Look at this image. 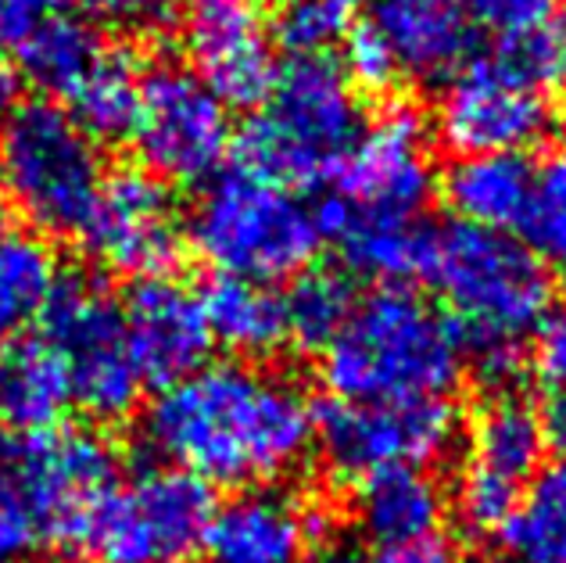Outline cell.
<instances>
[{"label":"cell","mask_w":566,"mask_h":563,"mask_svg":"<svg viewBox=\"0 0 566 563\" xmlns=\"http://www.w3.org/2000/svg\"><path fill=\"white\" fill-rule=\"evenodd\" d=\"M334 195L363 219H423L434 195L430 126L406 101H395L366 123L337 169Z\"/></svg>","instance_id":"obj_13"},{"label":"cell","mask_w":566,"mask_h":563,"mask_svg":"<svg viewBox=\"0 0 566 563\" xmlns=\"http://www.w3.org/2000/svg\"><path fill=\"white\" fill-rule=\"evenodd\" d=\"M126 331L144 384H176L193 374L212 355V331H208L205 302L184 280L169 273L144 277L133 284L123 302Z\"/></svg>","instance_id":"obj_17"},{"label":"cell","mask_w":566,"mask_h":563,"mask_svg":"<svg viewBox=\"0 0 566 563\" xmlns=\"http://www.w3.org/2000/svg\"><path fill=\"white\" fill-rule=\"evenodd\" d=\"M43 337L62 355L72 398L94 420H123L144 395L123 302L91 277H62L43 313Z\"/></svg>","instance_id":"obj_8"},{"label":"cell","mask_w":566,"mask_h":563,"mask_svg":"<svg viewBox=\"0 0 566 563\" xmlns=\"http://www.w3.org/2000/svg\"><path fill=\"white\" fill-rule=\"evenodd\" d=\"M545 97L473 54L444 86L434 108V137L459 155H527L548 133Z\"/></svg>","instance_id":"obj_16"},{"label":"cell","mask_w":566,"mask_h":563,"mask_svg":"<svg viewBox=\"0 0 566 563\" xmlns=\"http://www.w3.org/2000/svg\"><path fill=\"white\" fill-rule=\"evenodd\" d=\"M495 542L516 563H566V456L531 473Z\"/></svg>","instance_id":"obj_26"},{"label":"cell","mask_w":566,"mask_h":563,"mask_svg":"<svg viewBox=\"0 0 566 563\" xmlns=\"http://www.w3.org/2000/svg\"><path fill=\"white\" fill-rule=\"evenodd\" d=\"M359 22V0H276L270 37L291 58L326 54Z\"/></svg>","instance_id":"obj_31"},{"label":"cell","mask_w":566,"mask_h":563,"mask_svg":"<svg viewBox=\"0 0 566 563\" xmlns=\"http://www.w3.org/2000/svg\"><path fill=\"white\" fill-rule=\"evenodd\" d=\"M527 355L534 363V374H538L548 388H566V299L548 302L542 313L538 327L531 334Z\"/></svg>","instance_id":"obj_36"},{"label":"cell","mask_w":566,"mask_h":563,"mask_svg":"<svg viewBox=\"0 0 566 563\" xmlns=\"http://www.w3.org/2000/svg\"><path fill=\"white\" fill-rule=\"evenodd\" d=\"M319 510L283 488H244L216 507L205 550L216 563H302L319 542Z\"/></svg>","instance_id":"obj_18"},{"label":"cell","mask_w":566,"mask_h":563,"mask_svg":"<svg viewBox=\"0 0 566 563\" xmlns=\"http://www.w3.org/2000/svg\"><path fill=\"white\" fill-rule=\"evenodd\" d=\"M212 513L205 481L176 467H144L112 484L76 553L86 563H193Z\"/></svg>","instance_id":"obj_7"},{"label":"cell","mask_w":566,"mask_h":563,"mask_svg":"<svg viewBox=\"0 0 566 563\" xmlns=\"http://www.w3.org/2000/svg\"><path fill=\"white\" fill-rule=\"evenodd\" d=\"M312 219L323 241L340 248V259L348 262L352 273L380 288L427 280L434 230H427L423 219H363L352 216L337 195H326L319 205H312Z\"/></svg>","instance_id":"obj_19"},{"label":"cell","mask_w":566,"mask_h":563,"mask_svg":"<svg viewBox=\"0 0 566 563\" xmlns=\"http://www.w3.org/2000/svg\"><path fill=\"white\" fill-rule=\"evenodd\" d=\"M80 237L108 273L161 277L184 256L187 223L166 180L144 166L104 173Z\"/></svg>","instance_id":"obj_12"},{"label":"cell","mask_w":566,"mask_h":563,"mask_svg":"<svg viewBox=\"0 0 566 563\" xmlns=\"http://www.w3.org/2000/svg\"><path fill=\"white\" fill-rule=\"evenodd\" d=\"M48 542V528L22 473L11 456H0V563H33Z\"/></svg>","instance_id":"obj_33"},{"label":"cell","mask_w":566,"mask_h":563,"mask_svg":"<svg viewBox=\"0 0 566 563\" xmlns=\"http://www.w3.org/2000/svg\"><path fill=\"white\" fill-rule=\"evenodd\" d=\"M331 563H366V560H359V556H337V560H331Z\"/></svg>","instance_id":"obj_43"},{"label":"cell","mask_w":566,"mask_h":563,"mask_svg":"<svg viewBox=\"0 0 566 563\" xmlns=\"http://www.w3.org/2000/svg\"><path fill=\"white\" fill-rule=\"evenodd\" d=\"M463 366L455 323L412 284L369 291L323 348V380L337 403L449 398Z\"/></svg>","instance_id":"obj_3"},{"label":"cell","mask_w":566,"mask_h":563,"mask_svg":"<svg viewBox=\"0 0 566 563\" xmlns=\"http://www.w3.org/2000/svg\"><path fill=\"white\" fill-rule=\"evenodd\" d=\"M212 341L237 355H270L287 345L283 294L273 284L219 273L201 294Z\"/></svg>","instance_id":"obj_24"},{"label":"cell","mask_w":566,"mask_h":563,"mask_svg":"<svg viewBox=\"0 0 566 563\" xmlns=\"http://www.w3.org/2000/svg\"><path fill=\"white\" fill-rule=\"evenodd\" d=\"M459 4H463L473 29L481 25L495 37L524 33V29H534L563 14L559 0H459Z\"/></svg>","instance_id":"obj_35"},{"label":"cell","mask_w":566,"mask_h":563,"mask_svg":"<svg viewBox=\"0 0 566 563\" xmlns=\"http://www.w3.org/2000/svg\"><path fill=\"white\" fill-rule=\"evenodd\" d=\"M363 126L359 91L334 58H287L270 97L233 133L237 169L287 190L326 184Z\"/></svg>","instance_id":"obj_4"},{"label":"cell","mask_w":566,"mask_h":563,"mask_svg":"<svg viewBox=\"0 0 566 563\" xmlns=\"http://www.w3.org/2000/svg\"><path fill=\"white\" fill-rule=\"evenodd\" d=\"M542 427H545V446H553L559 456H566V388H556L553 398L545 403Z\"/></svg>","instance_id":"obj_40"},{"label":"cell","mask_w":566,"mask_h":563,"mask_svg":"<svg viewBox=\"0 0 566 563\" xmlns=\"http://www.w3.org/2000/svg\"><path fill=\"white\" fill-rule=\"evenodd\" d=\"M101 180L97 140L54 101H25L0 126V190L36 233H80Z\"/></svg>","instance_id":"obj_6"},{"label":"cell","mask_w":566,"mask_h":563,"mask_svg":"<svg viewBox=\"0 0 566 563\" xmlns=\"http://www.w3.org/2000/svg\"><path fill=\"white\" fill-rule=\"evenodd\" d=\"M11 463L36 502L48 539L65 550H80L97 507L123 478L115 446L94 427L57 424L51 431L25 435Z\"/></svg>","instance_id":"obj_14"},{"label":"cell","mask_w":566,"mask_h":563,"mask_svg":"<svg viewBox=\"0 0 566 563\" xmlns=\"http://www.w3.org/2000/svg\"><path fill=\"white\" fill-rule=\"evenodd\" d=\"M72 406L69 369L48 337L25 334L0 348V427L40 435L62 424Z\"/></svg>","instance_id":"obj_21"},{"label":"cell","mask_w":566,"mask_h":563,"mask_svg":"<svg viewBox=\"0 0 566 563\" xmlns=\"http://www.w3.org/2000/svg\"><path fill=\"white\" fill-rule=\"evenodd\" d=\"M559 137H563V144H566V83H563V105H559Z\"/></svg>","instance_id":"obj_42"},{"label":"cell","mask_w":566,"mask_h":563,"mask_svg":"<svg viewBox=\"0 0 566 563\" xmlns=\"http://www.w3.org/2000/svg\"><path fill=\"white\" fill-rule=\"evenodd\" d=\"M369 22L409 80H452L473 58V22L459 0H374Z\"/></svg>","instance_id":"obj_20"},{"label":"cell","mask_w":566,"mask_h":563,"mask_svg":"<svg viewBox=\"0 0 566 563\" xmlns=\"http://www.w3.org/2000/svg\"><path fill=\"white\" fill-rule=\"evenodd\" d=\"M83 8L94 22L118 33H151L172 19L180 0H83Z\"/></svg>","instance_id":"obj_37"},{"label":"cell","mask_w":566,"mask_h":563,"mask_svg":"<svg viewBox=\"0 0 566 563\" xmlns=\"http://www.w3.org/2000/svg\"><path fill=\"white\" fill-rule=\"evenodd\" d=\"M129 137L158 180L208 184L233 152V118L193 69L158 65L144 76Z\"/></svg>","instance_id":"obj_10"},{"label":"cell","mask_w":566,"mask_h":563,"mask_svg":"<svg viewBox=\"0 0 566 563\" xmlns=\"http://www.w3.org/2000/svg\"><path fill=\"white\" fill-rule=\"evenodd\" d=\"M345 43V69L348 83L363 94H387L395 91L401 80L398 58L387 48V40L380 37V29L374 22H355L352 33L340 40Z\"/></svg>","instance_id":"obj_34"},{"label":"cell","mask_w":566,"mask_h":563,"mask_svg":"<svg viewBox=\"0 0 566 563\" xmlns=\"http://www.w3.org/2000/svg\"><path fill=\"white\" fill-rule=\"evenodd\" d=\"M534 169L527 155H459L444 169L441 195L455 223L516 233L534 190Z\"/></svg>","instance_id":"obj_22"},{"label":"cell","mask_w":566,"mask_h":563,"mask_svg":"<svg viewBox=\"0 0 566 563\" xmlns=\"http://www.w3.org/2000/svg\"><path fill=\"white\" fill-rule=\"evenodd\" d=\"M144 72L129 51H108L97 58V65L86 72L83 83L65 97V112L91 133L94 140L129 137L133 118L140 105Z\"/></svg>","instance_id":"obj_27"},{"label":"cell","mask_w":566,"mask_h":563,"mask_svg":"<svg viewBox=\"0 0 566 563\" xmlns=\"http://www.w3.org/2000/svg\"><path fill=\"white\" fill-rule=\"evenodd\" d=\"M11 86H14V69H11V58L4 54V48H0V101L11 94Z\"/></svg>","instance_id":"obj_41"},{"label":"cell","mask_w":566,"mask_h":563,"mask_svg":"<svg viewBox=\"0 0 566 563\" xmlns=\"http://www.w3.org/2000/svg\"><path fill=\"white\" fill-rule=\"evenodd\" d=\"M187 230L198 256L219 273L259 284H280L305 273L323 244L312 205L244 169L208 180Z\"/></svg>","instance_id":"obj_5"},{"label":"cell","mask_w":566,"mask_h":563,"mask_svg":"<svg viewBox=\"0 0 566 563\" xmlns=\"http://www.w3.org/2000/svg\"><path fill=\"white\" fill-rule=\"evenodd\" d=\"M101 54L104 43L97 29L91 22L69 19V14H51L19 43V62L29 83H36L43 94H54L62 101L83 83Z\"/></svg>","instance_id":"obj_28"},{"label":"cell","mask_w":566,"mask_h":563,"mask_svg":"<svg viewBox=\"0 0 566 563\" xmlns=\"http://www.w3.org/2000/svg\"><path fill=\"white\" fill-rule=\"evenodd\" d=\"M380 563H463V553L455 550V542H449L434 531V535H423L416 542L395 545V550H384Z\"/></svg>","instance_id":"obj_39"},{"label":"cell","mask_w":566,"mask_h":563,"mask_svg":"<svg viewBox=\"0 0 566 563\" xmlns=\"http://www.w3.org/2000/svg\"><path fill=\"white\" fill-rule=\"evenodd\" d=\"M355 291L345 273L305 270L294 277L291 291L283 294L287 316V341L305 352H323L355 309Z\"/></svg>","instance_id":"obj_29"},{"label":"cell","mask_w":566,"mask_h":563,"mask_svg":"<svg viewBox=\"0 0 566 563\" xmlns=\"http://www.w3.org/2000/svg\"><path fill=\"white\" fill-rule=\"evenodd\" d=\"M459 417L449 398H384L316 409V446L352 481L387 470H423L452 449Z\"/></svg>","instance_id":"obj_9"},{"label":"cell","mask_w":566,"mask_h":563,"mask_svg":"<svg viewBox=\"0 0 566 563\" xmlns=\"http://www.w3.org/2000/svg\"><path fill=\"white\" fill-rule=\"evenodd\" d=\"M441 521L444 492L423 470H387L355 481V524L380 550L434 535Z\"/></svg>","instance_id":"obj_23"},{"label":"cell","mask_w":566,"mask_h":563,"mask_svg":"<svg viewBox=\"0 0 566 563\" xmlns=\"http://www.w3.org/2000/svg\"><path fill=\"white\" fill-rule=\"evenodd\" d=\"M516 241L548 273L566 277V158H553L534 169V190L516 227Z\"/></svg>","instance_id":"obj_32"},{"label":"cell","mask_w":566,"mask_h":563,"mask_svg":"<svg viewBox=\"0 0 566 563\" xmlns=\"http://www.w3.org/2000/svg\"><path fill=\"white\" fill-rule=\"evenodd\" d=\"M57 4L62 0H0V43L19 48L33 29L57 14Z\"/></svg>","instance_id":"obj_38"},{"label":"cell","mask_w":566,"mask_h":563,"mask_svg":"<svg viewBox=\"0 0 566 563\" xmlns=\"http://www.w3.org/2000/svg\"><path fill=\"white\" fill-rule=\"evenodd\" d=\"M542 409L495 392L467 427V463L455 484V517L470 535L499 539L534 470L545 463Z\"/></svg>","instance_id":"obj_11"},{"label":"cell","mask_w":566,"mask_h":563,"mask_svg":"<svg viewBox=\"0 0 566 563\" xmlns=\"http://www.w3.org/2000/svg\"><path fill=\"white\" fill-rule=\"evenodd\" d=\"M144 438L166 467L208 488H265L316 449V406L287 374L205 363L147 406Z\"/></svg>","instance_id":"obj_1"},{"label":"cell","mask_w":566,"mask_h":563,"mask_svg":"<svg viewBox=\"0 0 566 563\" xmlns=\"http://www.w3.org/2000/svg\"><path fill=\"white\" fill-rule=\"evenodd\" d=\"M502 76L527 86L534 94H545L566 83V14H556L524 33L495 37L484 54Z\"/></svg>","instance_id":"obj_30"},{"label":"cell","mask_w":566,"mask_h":563,"mask_svg":"<svg viewBox=\"0 0 566 563\" xmlns=\"http://www.w3.org/2000/svg\"><path fill=\"white\" fill-rule=\"evenodd\" d=\"M180 40L193 72L227 108H259L276 83L265 0H180Z\"/></svg>","instance_id":"obj_15"},{"label":"cell","mask_w":566,"mask_h":563,"mask_svg":"<svg viewBox=\"0 0 566 563\" xmlns=\"http://www.w3.org/2000/svg\"><path fill=\"white\" fill-rule=\"evenodd\" d=\"M427 280L455 323L463 355L502 392L527 363L531 334L553 302V273L513 233L452 223L434 230Z\"/></svg>","instance_id":"obj_2"},{"label":"cell","mask_w":566,"mask_h":563,"mask_svg":"<svg viewBox=\"0 0 566 563\" xmlns=\"http://www.w3.org/2000/svg\"><path fill=\"white\" fill-rule=\"evenodd\" d=\"M62 280L54 248L36 230H0V348L43 320Z\"/></svg>","instance_id":"obj_25"}]
</instances>
